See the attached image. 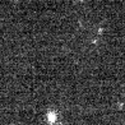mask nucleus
Segmentation results:
<instances>
[{
  "instance_id": "obj_1",
  "label": "nucleus",
  "mask_w": 125,
  "mask_h": 125,
  "mask_svg": "<svg viewBox=\"0 0 125 125\" xmlns=\"http://www.w3.org/2000/svg\"><path fill=\"white\" fill-rule=\"evenodd\" d=\"M47 120H49L50 123H54V121L56 120V114L52 112V111L49 112V114H47Z\"/></svg>"
}]
</instances>
